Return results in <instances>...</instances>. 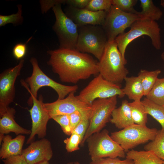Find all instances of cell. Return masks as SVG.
I'll return each instance as SVG.
<instances>
[{"label":"cell","mask_w":164,"mask_h":164,"mask_svg":"<svg viewBox=\"0 0 164 164\" xmlns=\"http://www.w3.org/2000/svg\"><path fill=\"white\" fill-rule=\"evenodd\" d=\"M47 52L50 56L47 65L63 83L76 84L99 74L98 61L87 53L60 48Z\"/></svg>","instance_id":"cell-1"},{"label":"cell","mask_w":164,"mask_h":164,"mask_svg":"<svg viewBox=\"0 0 164 164\" xmlns=\"http://www.w3.org/2000/svg\"><path fill=\"white\" fill-rule=\"evenodd\" d=\"M125 65L115 40L108 41L98 61L99 74L108 81L121 85L129 73Z\"/></svg>","instance_id":"cell-2"},{"label":"cell","mask_w":164,"mask_h":164,"mask_svg":"<svg viewBox=\"0 0 164 164\" xmlns=\"http://www.w3.org/2000/svg\"><path fill=\"white\" fill-rule=\"evenodd\" d=\"M128 31L119 35L115 39L126 64L127 61L125 55L127 46L132 41L141 36H149L153 47L157 50L161 49V29L156 21L149 19H140L134 22Z\"/></svg>","instance_id":"cell-3"},{"label":"cell","mask_w":164,"mask_h":164,"mask_svg":"<svg viewBox=\"0 0 164 164\" xmlns=\"http://www.w3.org/2000/svg\"><path fill=\"white\" fill-rule=\"evenodd\" d=\"M30 62L32 67V73L25 80H22L20 82L21 84L28 90L30 96L37 98L38 90L43 87H49L53 89L58 95V99H63L70 93L76 92L78 90V87L77 85H63L47 76L39 67L36 58L31 57Z\"/></svg>","instance_id":"cell-4"},{"label":"cell","mask_w":164,"mask_h":164,"mask_svg":"<svg viewBox=\"0 0 164 164\" xmlns=\"http://www.w3.org/2000/svg\"><path fill=\"white\" fill-rule=\"evenodd\" d=\"M78 26L76 49L83 53L92 54L99 60L108 41L102 26L87 25Z\"/></svg>","instance_id":"cell-5"},{"label":"cell","mask_w":164,"mask_h":164,"mask_svg":"<svg viewBox=\"0 0 164 164\" xmlns=\"http://www.w3.org/2000/svg\"><path fill=\"white\" fill-rule=\"evenodd\" d=\"M86 141L91 161L107 157L124 158L125 156V152L111 138L106 129L93 134Z\"/></svg>","instance_id":"cell-6"},{"label":"cell","mask_w":164,"mask_h":164,"mask_svg":"<svg viewBox=\"0 0 164 164\" xmlns=\"http://www.w3.org/2000/svg\"><path fill=\"white\" fill-rule=\"evenodd\" d=\"M121 87V85L108 81L99 74L77 96L80 101L91 106L93 102L97 99L108 98L114 96L123 97L125 95Z\"/></svg>","instance_id":"cell-7"},{"label":"cell","mask_w":164,"mask_h":164,"mask_svg":"<svg viewBox=\"0 0 164 164\" xmlns=\"http://www.w3.org/2000/svg\"><path fill=\"white\" fill-rule=\"evenodd\" d=\"M158 132L155 128L134 124L119 131L111 133L110 136L125 152H127L140 144L153 140Z\"/></svg>","instance_id":"cell-8"},{"label":"cell","mask_w":164,"mask_h":164,"mask_svg":"<svg viewBox=\"0 0 164 164\" xmlns=\"http://www.w3.org/2000/svg\"><path fill=\"white\" fill-rule=\"evenodd\" d=\"M117 96L95 100L91 105L92 110L89 118V125L81 146L84 145L87 138L93 134L99 132L110 121L113 111L116 108Z\"/></svg>","instance_id":"cell-9"},{"label":"cell","mask_w":164,"mask_h":164,"mask_svg":"<svg viewBox=\"0 0 164 164\" xmlns=\"http://www.w3.org/2000/svg\"><path fill=\"white\" fill-rule=\"evenodd\" d=\"M56 18L52 29L58 38L59 48L76 49L78 39V26L63 11L61 4L52 8Z\"/></svg>","instance_id":"cell-10"},{"label":"cell","mask_w":164,"mask_h":164,"mask_svg":"<svg viewBox=\"0 0 164 164\" xmlns=\"http://www.w3.org/2000/svg\"><path fill=\"white\" fill-rule=\"evenodd\" d=\"M140 19L138 14L124 12L112 5L107 12L102 26L108 41L114 40L119 35L125 32L126 28L130 27L134 22Z\"/></svg>","instance_id":"cell-11"},{"label":"cell","mask_w":164,"mask_h":164,"mask_svg":"<svg viewBox=\"0 0 164 164\" xmlns=\"http://www.w3.org/2000/svg\"><path fill=\"white\" fill-rule=\"evenodd\" d=\"M24 60L12 67L5 70L0 74V117L7 111L9 104L14 101L15 96V84L20 75Z\"/></svg>","instance_id":"cell-12"},{"label":"cell","mask_w":164,"mask_h":164,"mask_svg":"<svg viewBox=\"0 0 164 164\" xmlns=\"http://www.w3.org/2000/svg\"><path fill=\"white\" fill-rule=\"evenodd\" d=\"M27 103L29 106H32L29 110L32 121V127L31 133L26 142L27 144H30L34 141L36 135L40 139L46 136L47 124L50 118L44 107L43 97L41 94L38 99L30 96Z\"/></svg>","instance_id":"cell-13"},{"label":"cell","mask_w":164,"mask_h":164,"mask_svg":"<svg viewBox=\"0 0 164 164\" xmlns=\"http://www.w3.org/2000/svg\"><path fill=\"white\" fill-rule=\"evenodd\" d=\"M75 92L69 94L63 99H57L51 103H43V106L50 119L55 116L70 115L78 111L87 109L91 106L80 100Z\"/></svg>","instance_id":"cell-14"},{"label":"cell","mask_w":164,"mask_h":164,"mask_svg":"<svg viewBox=\"0 0 164 164\" xmlns=\"http://www.w3.org/2000/svg\"><path fill=\"white\" fill-rule=\"evenodd\" d=\"M64 11L66 15L78 26L87 25L102 26L107 13L105 11L94 12L68 5Z\"/></svg>","instance_id":"cell-15"},{"label":"cell","mask_w":164,"mask_h":164,"mask_svg":"<svg viewBox=\"0 0 164 164\" xmlns=\"http://www.w3.org/2000/svg\"><path fill=\"white\" fill-rule=\"evenodd\" d=\"M53 155L51 142L45 138L32 142L27 148L22 150V153L28 164L49 161Z\"/></svg>","instance_id":"cell-16"},{"label":"cell","mask_w":164,"mask_h":164,"mask_svg":"<svg viewBox=\"0 0 164 164\" xmlns=\"http://www.w3.org/2000/svg\"><path fill=\"white\" fill-rule=\"evenodd\" d=\"M15 113L16 111L14 108L9 107L0 117V145L5 134L12 132L18 135L20 134L30 135L31 133V130L22 128L15 122L14 120Z\"/></svg>","instance_id":"cell-17"},{"label":"cell","mask_w":164,"mask_h":164,"mask_svg":"<svg viewBox=\"0 0 164 164\" xmlns=\"http://www.w3.org/2000/svg\"><path fill=\"white\" fill-rule=\"evenodd\" d=\"M25 139L23 135H19L12 138L11 136L5 135L1 143L0 158L2 160L8 157L22 155Z\"/></svg>","instance_id":"cell-18"},{"label":"cell","mask_w":164,"mask_h":164,"mask_svg":"<svg viewBox=\"0 0 164 164\" xmlns=\"http://www.w3.org/2000/svg\"><path fill=\"white\" fill-rule=\"evenodd\" d=\"M127 100L122 101L121 105L112 112L110 121L119 129H122L135 124Z\"/></svg>","instance_id":"cell-19"},{"label":"cell","mask_w":164,"mask_h":164,"mask_svg":"<svg viewBox=\"0 0 164 164\" xmlns=\"http://www.w3.org/2000/svg\"><path fill=\"white\" fill-rule=\"evenodd\" d=\"M125 85L122 89L125 95L133 101H140L144 95V91L138 76L127 77L124 79Z\"/></svg>","instance_id":"cell-20"},{"label":"cell","mask_w":164,"mask_h":164,"mask_svg":"<svg viewBox=\"0 0 164 164\" xmlns=\"http://www.w3.org/2000/svg\"><path fill=\"white\" fill-rule=\"evenodd\" d=\"M126 157L132 160L134 164H163L164 161L151 151L132 149L127 152Z\"/></svg>","instance_id":"cell-21"},{"label":"cell","mask_w":164,"mask_h":164,"mask_svg":"<svg viewBox=\"0 0 164 164\" xmlns=\"http://www.w3.org/2000/svg\"><path fill=\"white\" fill-rule=\"evenodd\" d=\"M142 11L138 14L140 19H149L155 21L160 19L163 13L159 8L155 6L152 0H140Z\"/></svg>","instance_id":"cell-22"},{"label":"cell","mask_w":164,"mask_h":164,"mask_svg":"<svg viewBox=\"0 0 164 164\" xmlns=\"http://www.w3.org/2000/svg\"><path fill=\"white\" fill-rule=\"evenodd\" d=\"M161 72L159 69L151 71L144 69L140 70L138 76L142 85L144 96H146L151 90Z\"/></svg>","instance_id":"cell-23"},{"label":"cell","mask_w":164,"mask_h":164,"mask_svg":"<svg viewBox=\"0 0 164 164\" xmlns=\"http://www.w3.org/2000/svg\"><path fill=\"white\" fill-rule=\"evenodd\" d=\"M141 101L148 114L156 120L164 130V106L157 104L146 97Z\"/></svg>","instance_id":"cell-24"},{"label":"cell","mask_w":164,"mask_h":164,"mask_svg":"<svg viewBox=\"0 0 164 164\" xmlns=\"http://www.w3.org/2000/svg\"><path fill=\"white\" fill-rule=\"evenodd\" d=\"M128 104L134 123L142 126H146L148 114L141 101H133L129 102Z\"/></svg>","instance_id":"cell-25"},{"label":"cell","mask_w":164,"mask_h":164,"mask_svg":"<svg viewBox=\"0 0 164 164\" xmlns=\"http://www.w3.org/2000/svg\"><path fill=\"white\" fill-rule=\"evenodd\" d=\"M145 151L153 152L158 157L164 161V130H158L154 139L144 147Z\"/></svg>","instance_id":"cell-26"},{"label":"cell","mask_w":164,"mask_h":164,"mask_svg":"<svg viewBox=\"0 0 164 164\" xmlns=\"http://www.w3.org/2000/svg\"><path fill=\"white\" fill-rule=\"evenodd\" d=\"M146 97L157 104L164 106V77L157 79Z\"/></svg>","instance_id":"cell-27"},{"label":"cell","mask_w":164,"mask_h":164,"mask_svg":"<svg viewBox=\"0 0 164 164\" xmlns=\"http://www.w3.org/2000/svg\"><path fill=\"white\" fill-rule=\"evenodd\" d=\"M18 11L16 13L9 15H0V27L12 23L15 26H18L22 23L23 18L22 16V5L21 4L17 6Z\"/></svg>","instance_id":"cell-28"},{"label":"cell","mask_w":164,"mask_h":164,"mask_svg":"<svg viewBox=\"0 0 164 164\" xmlns=\"http://www.w3.org/2000/svg\"><path fill=\"white\" fill-rule=\"evenodd\" d=\"M137 0H111L112 5L115 6L122 11L128 13L138 14V12L135 10L134 7Z\"/></svg>","instance_id":"cell-29"},{"label":"cell","mask_w":164,"mask_h":164,"mask_svg":"<svg viewBox=\"0 0 164 164\" xmlns=\"http://www.w3.org/2000/svg\"><path fill=\"white\" fill-rule=\"evenodd\" d=\"M91 110V106L87 109L77 111L69 115L70 126L72 131L82 120L87 118H90Z\"/></svg>","instance_id":"cell-30"},{"label":"cell","mask_w":164,"mask_h":164,"mask_svg":"<svg viewBox=\"0 0 164 164\" xmlns=\"http://www.w3.org/2000/svg\"><path fill=\"white\" fill-rule=\"evenodd\" d=\"M111 5V0H90L85 9L94 12L103 11L107 12Z\"/></svg>","instance_id":"cell-31"},{"label":"cell","mask_w":164,"mask_h":164,"mask_svg":"<svg viewBox=\"0 0 164 164\" xmlns=\"http://www.w3.org/2000/svg\"><path fill=\"white\" fill-rule=\"evenodd\" d=\"M81 141L80 136L74 133H72L69 138H66L63 141L66 144V149L68 152L79 150V145Z\"/></svg>","instance_id":"cell-32"},{"label":"cell","mask_w":164,"mask_h":164,"mask_svg":"<svg viewBox=\"0 0 164 164\" xmlns=\"http://www.w3.org/2000/svg\"><path fill=\"white\" fill-rule=\"evenodd\" d=\"M51 119L60 125L62 130L65 134L70 135L72 131L70 126L69 115H58L53 117Z\"/></svg>","instance_id":"cell-33"},{"label":"cell","mask_w":164,"mask_h":164,"mask_svg":"<svg viewBox=\"0 0 164 164\" xmlns=\"http://www.w3.org/2000/svg\"><path fill=\"white\" fill-rule=\"evenodd\" d=\"M90 164H134L133 161L126 159L121 160L118 158H102L91 161Z\"/></svg>","instance_id":"cell-34"},{"label":"cell","mask_w":164,"mask_h":164,"mask_svg":"<svg viewBox=\"0 0 164 164\" xmlns=\"http://www.w3.org/2000/svg\"><path fill=\"white\" fill-rule=\"evenodd\" d=\"M89 125V118H84L77 125L72 131V133H74L80 136L82 141L88 128Z\"/></svg>","instance_id":"cell-35"},{"label":"cell","mask_w":164,"mask_h":164,"mask_svg":"<svg viewBox=\"0 0 164 164\" xmlns=\"http://www.w3.org/2000/svg\"><path fill=\"white\" fill-rule=\"evenodd\" d=\"M30 38L25 43H21L16 44L14 47L12 53L14 56L17 60H21L24 56L26 52V44L31 39Z\"/></svg>","instance_id":"cell-36"},{"label":"cell","mask_w":164,"mask_h":164,"mask_svg":"<svg viewBox=\"0 0 164 164\" xmlns=\"http://www.w3.org/2000/svg\"><path fill=\"white\" fill-rule=\"evenodd\" d=\"M39 2L42 13L44 14L57 4H65V0H40Z\"/></svg>","instance_id":"cell-37"},{"label":"cell","mask_w":164,"mask_h":164,"mask_svg":"<svg viewBox=\"0 0 164 164\" xmlns=\"http://www.w3.org/2000/svg\"><path fill=\"white\" fill-rule=\"evenodd\" d=\"M2 161L4 164H28L22 155L10 156Z\"/></svg>","instance_id":"cell-38"},{"label":"cell","mask_w":164,"mask_h":164,"mask_svg":"<svg viewBox=\"0 0 164 164\" xmlns=\"http://www.w3.org/2000/svg\"><path fill=\"white\" fill-rule=\"evenodd\" d=\"M90 0H66L65 3L67 5L80 9H85L88 4Z\"/></svg>","instance_id":"cell-39"},{"label":"cell","mask_w":164,"mask_h":164,"mask_svg":"<svg viewBox=\"0 0 164 164\" xmlns=\"http://www.w3.org/2000/svg\"><path fill=\"white\" fill-rule=\"evenodd\" d=\"M34 164H49L48 161H43Z\"/></svg>","instance_id":"cell-40"},{"label":"cell","mask_w":164,"mask_h":164,"mask_svg":"<svg viewBox=\"0 0 164 164\" xmlns=\"http://www.w3.org/2000/svg\"><path fill=\"white\" fill-rule=\"evenodd\" d=\"M161 57L164 62L163 67L164 68V52H163L161 54Z\"/></svg>","instance_id":"cell-41"},{"label":"cell","mask_w":164,"mask_h":164,"mask_svg":"<svg viewBox=\"0 0 164 164\" xmlns=\"http://www.w3.org/2000/svg\"><path fill=\"white\" fill-rule=\"evenodd\" d=\"M160 4L164 8V0H161Z\"/></svg>","instance_id":"cell-42"},{"label":"cell","mask_w":164,"mask_h":164,"mask_svg":"<svg viewBox=\"0 0 164 164\" xmlns=\"http://www.w3.org/2000/svg\"><path fill=\"white\" fill-rule=\"evenodd\" d=\"M74 164H80V163L79 162H78L76 161L74 162Z\"/></svg>","instance_id":"cell-43"},{"label":"cell","mask_w":164,"mask_h":164,"mask_svg":"<svg viewBox=\"0 0 164 164\" xmlns=\"http://www.w3.org/2000/svg\"><path fill=\"white\" fill-rule=\"evenodd\" d=\"M67 164H73V162H69Z\"/></svg>","instance_id":"cell-44"},{"label":"cell","mask_w":164,"mask_h":164,"mask_svg":"<svg viewBox=\"0 0 164 164\" xmlns=\"http://www.w3.org/2000/svg\"><path fill=\"white\" fill-rule=\"evenodd\" d=\"M163 164H164V161H163Z\"/></svg>","instance_id":"cell-45"}]
</instances>
